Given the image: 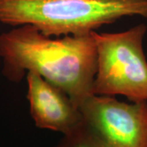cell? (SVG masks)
<instances>
[{
  "mask_svg": "<svg viewBox=\"0 0 147 147\" xmlns=\"http://www.w3.org/2000/svg\"><path fill=\"white\" fill-rule=\"evenodd\" d=\"M26 78L30 112L37 127L66 135L84 123L79 107L65 92L34 72Z\"/></svg>",
  "mask_w": 147,
  "mask_h": 147,
  "instance_id": "5",
  "label": "cell"
},
{
  "mask_svg": "<svg viewBox=\"0 0 147 147\" xmlns=\"http://www.w3.org/2000/svg\"><path fill=\"white\" fill-rule=\"evenodd\" d=\"M147 31L139 24L119 33L92 32L96 48L93 95H122L130 101H147V61L143 39Z\"/></svg>",
  "mask_w": 147,
  "mask_h": 147,
  "instance_id": "3",
  "label": "cell"
},
{
  "mask_svg": "<svg viewBox=\"0 0 147 147\" xmlns=\"http://www.w3.org/2000/svg\"><path fill=\"white\" fill-rule=\"evenodd\" d=\"M2 72L20 83L30 71L66 92L79 109L92 89L96 71V48L92 33L53 38L31 25L0 34Z\"/></svg>",
  "mask_w": 147,
  "mask_h": 147,
  "instance_id": "1",
  "label": "cell"
},
{
  "mask_svg": "<svg viewBox=\"0 0 147 147\" xmlns=\"http://www.w3.org/2000/svg\"><path fill=\"white\" fill-rule=\"evenodd\" d=\"M147 18V0H0V22L48 37L84 35L126 16Z\"/></svg>",
  "mask_w": 147,
  "mask_h": 147,
  "instance_id": "2",
  "label": "cell"
},
{
  "mask_svg": "<svg viewBox=\"0 0 147 147\" xmlns=\"http://www.w3.org/2000/svg\"><path fill=\"white\" fill-rule=\"evenodd\" d=\"M55 147H110L84 123L72 132L63 135Z\"/></svg>",
  "mask_w": 147,
  "mask_h": 147,
  "instance_id": "6",
  "label": "cell"
},
{
  "mask_svg": "<svg viewBox=\"0 0 147 147\" xmlns=\"http://www.w3.org/2000/svg\"><path fill=\"white\" fill-rule=\"evenodd\" d=\"M79 110L85 124L110 147H147V101L92 94Z\"/></svg>",
  "mask_w": 147,
  "mask_h": 147,
  "instance_id": "4",
  "label": "cell"
}]
</instances>
